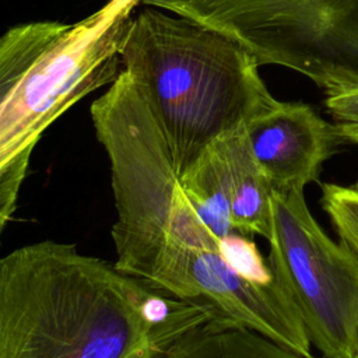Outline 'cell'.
Instances as JSON below:
<instances>
[{"instance_id":"ba28073f","label":"cell","mask_w":358,"mask_h":358,"mask_svg":"<svg viewBox=\"0 0 358 358\" xmlns=\"http://www.w3.org/2000/svg\"><path fill=\"white\" fill-rule=\"evenodd\" d=\"M222 150L231 203V222L242 235L268 238L273 187L257 164L245 123L218 136Z\"/></svg>"},{"instance_id":"8992f818","label":"cell","mask_w":358,"mask_h":358,"mask_svg":"<svg viewBox=\"0 0 358 358\" xmlns=\"http://www.w3.org/2000/svg\"><path fill=\"white\" fill-rule=\"evenodd\" d=\"M270 268L324 358H352L358 259L317 224L302 189L271 192Z\"/></svg>"},{"instance_id":"4fadbf2b","label":"cell","mask_w":358,"mask_h":358,"mask_svg":"<svg viewBox=\"0 0 358 358\" xmlns=\"http://www.w3.org/2000/svg\"><path fill=\"white\" fill-rule=\"evenodd\" d=\"M221 252L224 257L243 275L260 281L268 282L274 280L271 268L262 259L256 245L246 239V235L232 232L220 241Z\"/></svg>"},{"instance_id":"7c38bea8","label":"cell","mask_w":358,"mask_h":358,"mask_svg":"<svg viewBox=\"0 0 358 358\" xmlns=\"http://www.w3.org/2000/svg\"><path fill=\"white\" fill-rule=\"evenodd\" d=\"M320 204L340 242L358 259V187L324 183Z\"/></svg>"},{"instance_id":"277c9868","label":"cell","mask_w":358,"mask_h":358,"mask_svg":"<svg viewBox=\"0 0 358 358\" xmlns=\"http://www.w3.org/2000/svg\"><path fill=\"white\" fill-rule=\"evenodd\" d=\"M140 0H109L70 28L34 63L0 108V238L13 220L32 151L70 106L112 84Z\"/></svg>"},{"instance_id":"52a82bcc","label":"cell","mask_w":358,"mask_h":358,"mask_svg":"<svg viewBox=\"0 0 358 358\" xmlns=\"http://www.w3.org/2000/svg\"><path fill=\"white\" fill-rule=\"evenodd\" d=\"M252 152L275 190L305 189L319 176L338 138L309 105L275 101L245 122Z\"/></svg>"},{"instance_id":"9c48e42d","label":"cell","mask_w":358,"mask_h":358,"mask_svg":"<svg viewBox=\"0 0 358 358\" xmlns=\"http://www.w3.org/2000/svg\"><path fill=\"white\" fill-rule=\"evenodd\" d=\"M157 358H316L295 352L248 327L208 320L175 340Z\"/></svg>"},{"instance_id":"9a60e30c","label":"cell","mask_w":358,"mask_h":358,"mask_svg":"<svg viewBox=\"0 0 358 358\" xmlns=\"http://www.w3.org/2000/svg\"><path fill=\"white\" fill-rule=\"evenodd\" d=\"M352 358H358V336H357V344H355V351H354Z\"/></svg>"},{"instance_id":"3957f363","label":"cell","mask_w":358,"mask_h":358,"mask_svg":"<svg viewBox=\"0 0 358 358\" xmlns=\"http://www.w3.org/2000/svg\"><path fill=\"white\" fill-rule=\"evenodd\" d=\"M120 57L165 133L179 173L214 138L277 101L239 45L159 8L131 17Z\"/></svg>"},{"instance_id":"8fae6325","label":"cell","mask_w":358,"mask_h":358,"mask_svg":"<svg viewBox=\"0 0 358 358\" xmlns=\"http://www.w3.org/2000/svg\"><path fill=\"white\" fill-rule=\"evenodd\" d=\"M70 25L57 21L27 22L0 36V108L25 73Z\"/></svg>"},{"instance_id":"6da1fadb","label":"cell","mask_w":358,"mask_h":358,"mask_svg":"<svg viewBox=\"0 0 358 358\" xmlns=\"http://www.w3.org/2000/svg\"><path fill=\"white\" fill-rule=\"evenodd\" d=\"M109 158L117 270L206 310L214 322L248 327L288 345L301 320L275 281L241 274L180 182L171 147L143 94L122 69L91 103Z\"/></svg>"},{"instance_id":"7a4b0ae2","label":"cell","mask_w":358,"mask_h":358,"mask_svg":"<svg viewBox=\"0 0 358 358\" xmlns=\"http://www.w3.org/2000/svg\"><path fill=\"white\" fill-rule=\"evenodd\" d=\"M213 320L74 243L0 257V358H157Z\"/></svg>"},{"instance_id":"5bb4252c","label":"cell","mask_w":358,"mask_h":358,"mask_svg":"<svg viewBox=\"0 0 358 358\" xmlns=\"http://www.w3.org/2000/svg\"><path fill=\"white\" fill-rule=\"evenodd\" d=\"M324 103L338 138L358 144V87L327 92Z\"/></svg>"},{"instance_id":"30bf717a","label":"cell","mask_w":358,"mask_h":358,"mask_svg":"<svg viewBox=\"0 0 358 358\" xmlns=\"http://www.w3.org/2000/svg\"><path fill=\"white\" fill-rule=\"evenodd\" d=\"M180 182L215 236L222 239L235 232L231 222L227 168L218 137L180 173Z\"/></svg>"},{"instance_id":"5b68a950","label":"cell","mask_w":358,"mask_h":358,"mask_svg":"<svg viewBox=\"0 0 358 358\" xmlns=\"http://www.w3.org/2000/svg\"><path fill=\"white\" fill-rule=\"evenodd\" d=\"M207 27L257 66L295 70L326 92L358 87V0H140Z\"/></svg>"}]
</instances>
